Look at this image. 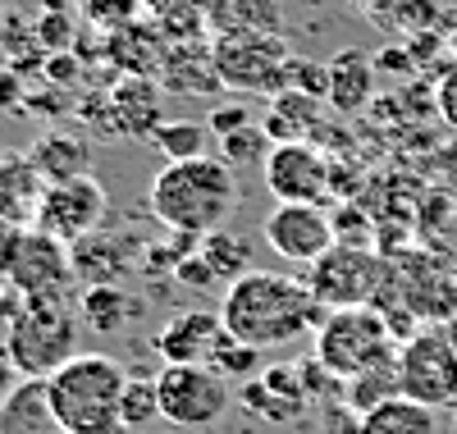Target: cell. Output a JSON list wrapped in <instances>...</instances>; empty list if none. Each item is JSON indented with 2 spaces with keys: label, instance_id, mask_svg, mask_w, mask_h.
Returning <instances> with one entry per match:
<instances>
[{
  "label": "cell",
  "instance_id": "43",
  "mask_svg": "<svg viewBox=\"0 0 457 434\" xmlns=\"http://www.w3.org/2000/svg\"><path fill=\"white\" fill-rule=\"evenodd\" d=\"M23 101H28V83H23V73H14L10 64H0V114L23 110Z\"/></svg>",
  "mask_w": 457,
  "mask_h": 434
},
{
  "label": "cell",
  "instance_id": "13",
  "mask_svg": "<svg viewBox=\"0 0 457 434\" xmlns=\"http://www.w3.org/2000/svg\"><path fill=\"white\" fill-rule=\"evenodd\" d=\"M5 280H10L23 297L60 293L64 280H73L69 247L55 243L51 233H42V229H23V233H14L10 256H5Z\"/></svg>",
  "mask_w": 457,
  "mask_h": 434
},
{
  "label": "cell",
  "instance_id": "28",
  "mask_svg": "<svg viewBox=\"0 0 457 434\" xmlns=\"http://www.w3.org/2000/svg\"><path fill=\"white\" fill-rule=\"evenodd\" d=\"M206 138H211V129L197 124V120H170V124H161L156 133H151V146L165 155V165H179V161L206 155Z\"/></svg>",
  "mask_w": 457,
  "mask_h": 434
},
{
  "label": "cell",
  "instance_id": "17",
  "mask_svg": "<svg viewBox=\"0 0 457 434\" xmlns=\"http://www.w3.org/2000/svg\"><path fill=\"white\" fill-rule=\"evenodd\" d=\"M133 256H137V243L133 238H114V233H87L83 243H73L69 247V265H73V280H83L87 288L92 284H120L124 274H129V265H133Z\"/></svg>",
  "mask_w": 457,
  "mask_h": 434
},
{
  "label": "cell",
  "instance_id": "11",
  "mask_svg": "<svg viewBox=\"0 0 457 434\" xmlns=\"http://www.w3.org/2000/svg\"><path fill=\"white\" fill-rule=\"evenodd\" d=\"M261 183L270 188L275 202L325 206V196L334 188V165L312 142H275L270 155H265V165H261Z\"/></svg>",
  "mask_w": 457,
  "mask_h": 434
},
{
  "label": "cell",
  "instance_id": "23",
  "mask_svg": "<svg viewBox=\"0 0 457 434\" xmlns=\"http://www.w3.org/2000/svg\"><path fill=\"white\" fill-rule=\"evenodd\" d=\"M357 434H439V412L398 393V398L379 403L375 412L357 416Z\"/></svg>",
  "mask_w": 457,
  "mask_h": 434
},
{
  "label": "cell",
  "instance_id": "8",
  "mask_svg": "<svg viewBox=\"0 0 457 434\" xmlns=\"http://www.w3.org/2000/svg\"><path fill=\"white\" fill-rule=\"evenodd\" d=\"M215 69L220 83L243 92L279 96L288 92V46L279 32H238V37H215Z\"/></svg>",
  "mask_w": 457,
  "mask_h": 434
},
{
  "label": "cell",
  "instance_id": "15",
  "mask_svg": "<svg viewBox=\"0 0 457 434\" xmlns=\"http://www.w3.org/2000/svg\"><path fill=\"white\" fill-rule=\"evenodd\" d=\"M156 83L174 96H202V92H220V69H215V51L202 46V37H183V42H165Z\"/></svg>",
  "mask_w": 457,
  "mask_h": 434
},
{
  "label": "cell",
  "instance_id": "10",
  "mask_svg": "<svg viewBox=\"0 0 457 434\" xmlns=\"http://www.w3.org/2000/svg\"><path fill=\"white\" fill-rule=\"evenodd\" d=\"M101 220H105V188L87 174L73 183H46L42 202H37V215H32V229H42L55 243L73 247L87 233H96Z\"/></svg>",
  "mask_w": 457,
  "mask_h": 434
},
{
  "label": "cell",
  "instance_id": "40",
  "mask_svg": "<svg viewBox=\"0 0 457 434\" xmlns=\"http://www.w3.org/2000/svg\"><path fill=\"white\" fill-rule=\"evenodd\" d=\"M403 46L411 51L416 69H426V64H435V60H439V51L448 46V37H444L439 28H426V32H411V37H407Z\"/></svg>",
  "mask_w": 457,
  "mask_h": 434
},
{
  "label": "cell",
  "instance_id": "7",
  "mask_svg": "<svg viewBox=\"0 0 457 434\" xmlns=\"http://www.w3.org/2000/svg\"><path fill=\"white\" fill-rule=\"evenodd\" d=\"M307 288L325 311H348V306H375L379 288H385L389 261L385 252L370 247H343L334 243L316 265H307Z\"/></svg>",
  "mask_w": 457,
  "mask_h": 434
},
{
  "label": "cell",
  "instance_id": "29",
  "mask_svg": "<svg viewBox=\"0 0 457 434\" xmlns=\"http://www.w3.org/2000/svg\"><path fill=\"white\" fill-rule=\"evenodd\" d=\"M238 407H243L247 416H256V421H270V425H288V421H297L302 412H307V403L284 398V393L265 388L261 375L247 380V384H238Z\"/></svg>",
  "mask_w": 457,
  "mask_h": 434
},
{
  "label": "cell",
  "instance_id": "27",
  "mask_svg": "<svg viewBox=\"0 0 457 434\" xmlns=\"http://www.w3.org/2000/svg\"><path fill=\"white\" fill-rule=\"evenodd\" d=\"M202 261L215 270V280L220 284H234V280H243V274L252 270V247H247V238L243 233H224V229H215V233H206L202 238Z\"/></svg>",
  "mask_w": 457,
  "mask_h": 434
},
{
  "label": "cell",
  "instance_id": "18",
  "mask_svg": "<svg viewBox=\"0 0 457 434\" xmlns=\"http://www.w3.org/2000/svg\"><path fill=\"white\" fill-rule=\"evenodd\" d=\"M28 165L42 174V183H73L92 174V146L79 133H42L28 146Z\"/></svg>",
  "mask_w": 457,
  "mask_h": 434
},
{
  "label": "cell",
  "instance_id": "3",
  "mask_svg": "<svg viewBox=\"0 0 457 434\" xmlns=\"http://www.w3.org/2000/svg\"><path fill=\"white\" fill-rule=\"evenodd\" d=\"M129 371L105 352H79L46 380V403L60 434H133L120 421Z\"/></svg>",
  "mask_w": 457,
  "mask_h": 434
},
{
  "label": "cell",
  "instance_id": "41",
  "mask_svg": "<svg viewBox=\"0 0 457 434\" xmlns=\"http://www.w3.org/2000/svg\"><path fill=\"white\" fill-rule=\"evenodd\" d=\"M197 247H202V243H197ZM174 280H179L183 288H202V293L220 284V280H215V270H211V265L202 261V252H193V256H187V261H179V270H174Z\"/></svg>",
  "mask_w": 457,
  "mask_h": 434
},
{
  "label": "cell",
  "instance_id": "45",
  "mask_svg": "<svg viewBox=\"0 0 457 434\" xmlns=\"http://www.w3.org/2000/svg\"><path fill=\"white\" fill-rule=\"evenodd\" d=\"M435 110H439V120L457 133V64L439 78V88H435Z\"/></svg>",
  "mask_w": 457,
  "mask_h": 434
},
{
  "label": "cell",
  "instance_id": "51",
  "mask_svg": "<svg viewBox=\"0 0 457 434\" xmlns=\"http://www.w3.org/2000/svg\"><path fill=\"white\" fill-rule=\"evenodd\" d=\"M0 407H5V403H0Z\"/></svg>",
  "mask_w": 457,
  "mask_h": 434
},
{
  "label": "cell",
  "instance_id": "33",
  "mask_svg": "<svg viewBox=\"0 0 457 434\" xmlns=\"http://www.w3.org/2000/svg\"><path fill=\"white\" fill-rule=\"evenodd\" d=\"M211 371H215L220 380L247 384V380H256L265 366H261V352H256V347H247V343H238V338H224V343L215 347V357H211Z\"/></svg>",
  "mask_w": 457,
  "mask_h": 434
},
{
  "label": "cell",
  "instance_id": "47",
  "mask_svg": "<svg viewBox=\"0 0 457 434\" xmlns=\"http://www.w3.org/2000/svg\"><path fill=\"white\" fill-rule=\"evenodd\" d=\"M439 32L448 37V55H453V64H457V10H444V19H439Z\"/></svg>",
  "mask_w": 457,
  "mask_h": 434
},
{
  "label": "cell",
  "instance_id": "9",
  "mask_svg": "<svg viewBox=\"0 0 457 434\" xmlns=\"http://www.w3.org/2000/svg\"><path fill=\"white\" fill-rule=\"evenodd\" d=\"M161 421L174 430H211L234 407V388L211 366H161L156 371Z\"/></svg>",
  "mask_w": 457,
  "mask_h": 434
},
{
  "label": "cell",
  "instance_id": "37",
  "mask_svg": "<svg viewBox=\"0 0 457 434\" xmlns=\"http://www.w3.org/2000/svg\"><path fill=\"white\" fill-rule=\"evenodd\" d=\"M37 42H42L46 55L69 51V46H73V23H69V14H64V10H46L42 19H37Z\"/></svg>",
  "mask_w": 457,
  "mask_h": 434
},
{
  "label": "cell",
  "instance_id": "38",
  "mask_svg": "<svg viewBox=\"0 0 457 434\" xmlns=\"http://www.w3.org/2000/svg\"><path fill=\"white\" fill-rule=\"evenodd\" d=\"M137 5H142V0H87V14L96 23H105V32H120V28L133 23Z\"/></svg>",
  "mask_w": 457,
  "mask_h": 434
},
{
  "label": "cell",
  "instance_id": "5",
  "mask_svg": "<svg viewBox=\"0 0 457 434\" xmlns=\"http://www.w3.org/2000/svg\"><path fill=\"white\" fill-rule=\"evenodd\" d=\"M398 334L385 321V311L375 306H348V311H325V321L316 325L312 338V357L338 375V380H353L379 362H394L398 357Z\"/></svg>",
  "mask_w": 457,
  "mask_h": 434
},
{
  "label": "cell",
  "instance_id": "36",
  "mask_svg": "<svg viewBox=\"0 0 457 434\" xmlns=\"http://www.w3.org/2000/svg\"><path fill=\"white\" fill-rule=\"evenodd\" d=\"M329 220H334V243H343V247H370V220H366V211L338 206V211H329Z\"/></svg>",
  "mask_w": 457,
  "mask_h": 434
},
{
  "label": "cell",
  "instance_id": "24",
  "mask_svg": "<svg viewBox=\"0 0 457 434\" xmlns=\"http://www.w3.org/2000/svg\"><path fill=\"white\" fill-rule=\"evenodd\" d=\"M142 311L137 297H129V288L120 284H92L79 302V315H83V325L96 330V334H120L133 325V315Z\"/></svg>",
  "mask_w": 457,
  "mask_h": 434
},
{
  "label": "cell",
  "instance_id": "21",
  "mask_svg": "<svg viewBox=\"0 0 457 434\" xmlns=\"http://www.w3.org/2000/svg\"><path fill=\"white\" fill-rule=\"evenodd\" d=\"M0 434H60L46 403V380H28L10 393L0 407Z\"/></svg>",
  "mask_w": 457,
  "mask_h": 434
},
{
  "label": "cell",
  "instance_id": "50",
  "mask_svg": "<svg viewBox=\"0 0 457 434\" xmlns=\"http://www.w3.org/2000/svg\"><path fill=\"white\" fill-rule=\"evenodd\" d=\"M453 425H457V407H453Z\"/></svg>",
  "mask_w": 457,
  "mask_h": 434
},
{
  "label": "cell",
  "instance_id": "4",
  "mask_svg": "<svg viewBox=\"0 0 457 434\" xmlns=\"http://www.w3.org/2000/svg\"><path fill=\"white\" fill-rule=\"evenodd\" d=\"M5 352L14 357L19 375H28V380H51L64 362L79 357V321L60 302V293L23 297L19 315L10 321V334H5Z\"/></svg>",
  "mask_w": 457,
  "mask_h": 434
},
{
  "label": "cell",
  "instance_id": "44",
  "mask_svg": "<svg viewBox=\"0 0 457 434\" xmlns=\"http://www.w3.org/2000/svg\"><path fill=\"white\" fill-rule=\"evenodd\" d=\"M42 78H46V83H79L83 64H79V55H73V51H55V55H46Z\"/></svg>",
  "mask_w": 457,
  "mask_h": 434
},
{
  "label": "cell",
  "instance_id": "39",
  "mask_svg": "<svg viewBox=\"0 0 457 434\" xmlns=\"http://www.w3.org/2000/svg\"><path fill=\"white\" fill-rule=\"evenodd\" d=\"M247 124H252V110H247V101L215 105V110H211V120H206L211 138H228V133H238V129H247Z\"/></svg>",
  "mask_w": 457,
  "mask_h": 434
},
{
  "label": "cell",
  "instance_id": "12",
  "mask_svg": "<svg viewBox=\"0 0 457 434\" xmlns=\"http://www.w3.org/2000/svg\"><path fill=\"white\" fill-rule=\"evenodd\" d=\"M261 233H265V247L284 256L288 265H316L334 247V220L325 206L312 202H275Z\"/></svg>",
  "mask_w": 457,
  "mask_h": 434
},
{
  "label": "cell",
  "instance_id": "30",
  "mask_svg": "<svg viewBox=\"0 0 457 434\" xmlns=\"http://www.w3.org/2000/svg\"><path fill=\"white\" fill-rule=\"evenodd\" d=\"M220 142V161L228 165V170H261L265 165V155H270V133H265L261 124H247V129H238V133H228V138H215Z\"/></svg>",
  "mask_w": 457,
  "mask_h": 434
},
{
  "label": "cell",
  "instance_id": "25",
  "mask_svg": "<svg viewBox=\"0 0 457 434\" xmlns=\"http://www.w3.org/2000/svg\"><path fill=\"white\" fill-rule=\"evenodd\" d=\"M320 120V101L302 96V92H279L270 96V110H265V133H270V142H302Z\"/></svg>",
  "mask_w": 457,
  "mask_h": 434
},
{
  "label": "cell",
  "instance_id": "49",
  "mask_svg": "<svg viewBox=\"0 0 457 434\" xmlns=\"http://www.w3.org/2000/svg\"><path fill=\"white\" fill-rule=\"evenodd\" d=\"M448 334H453V343H457V315H453V321H448Z\"/></svg>",
  "mask_w": 457,
  "mask_h": 434
},
{
  "label": "cell",
  "instance_id": "46",
  "mask_svg": "<svg viewBox=\"0 0 457 434\" xmlns=\"http://www.w3.org/2000/svg\"><path fill=\"white\" fill-rule=\"evenodd\" d=\"M14 388H19V366H14V357H10V352L0 347V403H5Z\"/></svg>",
  "mask_w": 457,
  "mask_h": 434
},
{
  "label": "cell",
  "instance_id": "14",
  "mask_svg": "<svg viewBox=\"0 0 457 434\" xmlns=\"http://www.w3.org/2000/svg\"><path fill=\"white\" fill-rule=\"evenodd\" d=\"M228 338L224 321H220V311H183L174 315V321L156 334V352H161V362L165 366H211L215 357V347Z\"/></svg>",
  "mask_w": 457,
  "mask_h": 434
},
{
  "label": "cell",
  "instance_id": "31",
  "mask_svg": "<svg viewBox=\"0 0 457 434\" xmlns=\"http://www.w3.org/2000/svg\"><path fill=\"white\" fill-rule=\"evenodd\" d=\"M120 421H124V430H146L151 421H161L156 375H151V380L129 375V384H124V398H120Z\"/></svg>",
  "mask_w": 457,
  "mask_h": 434
},
{
  "label": "cell",
  "instance_id": "1",
  "mask_svg": "<svg viewBox=\"0 0 457 434\" xmlns=\"http://www.w3.org/2000/svg\"><path fill=\"white\" fill-rule=\"evenodd\" d=\"M220 321L228 338H238L256 352H275L302 334H312L325 321V306L312 297L307 280H293V274L279 270H247L243 280L224 288Z\"/></svg>",
  "mask_w": 457,
  "mask_h": 434
},
{
  "label": "cell",
  "instance_id": "2",
  "mask_svg": "<svg viewBox=\"0 0 457 434\" xmlns=\"http://www.w3.org/2000/svg\"><path fill=\"white\" fill-rule=\"evenodd\" d=\"M243 188L220 155H197V161H179L165 165L146 188V206L170 233H206L224 229V220L238 211Z\"/></svg>",
  "mask_w": 457,
  "mask_h": 434
},
{
  "label": "cell",
  "instance_id": "19",
  "mask_svg": "<svg viewBox=\"0 0 457 434\" xmlns=\"http://www.w3.org/2000/svg\"><path fill=\"white\" fill-rule=\"evenodd\" d=\"M329 64V105L338 110V114H357V110H366L370 101H375V60L366 55V51H338L334 60H325Z\"/></svg>",
  "mask_w": 457,
  "mask_h": 434
},
{
  "label": "cell",
  "instance_id": "48",
  "mask_svg": "<svg viewBox=\"0 0 457 434\" xmlns=\"http://www.w3.org/2000/svg\"><path fill=\"white\" fill-rule=\"evenodd\" d=\"M357 5H361L366 14H375V19H379V14H394L398 0H357Z\"/></svg>",
  "mask_w": 457,
  "mask_h": 434
},
{
  "label": "cell",
  "instance_id": "34",
  "mask_svg": "<svg viewBox=\"0 0 457 434\" xmlns=\"http://www.w3.org/2000/svg\"><path fill=\"white\" fill-rule=\"evenodd\" d=\"M288 88L312 96V101H329V64L320 60H288Z\"/></svg>",
  "mask_w": 457,
  "mask_h": 434
},
{
  "label": "cell",
  "instance_id": "20",
  "mask_svg": "<svg viewBox=\"0 0 457 434\" xmlns=\"http://www.w3.org/2000/svg\"><path fill=\"white\" fill-rule=\"evenodd\" d=\"M42 192L46 183L28 165V155L23 161H0V233H19V224L37 215Z\"/></svg>",
  "mask_w": 457,
  "mask_h": 434
},
{
  "label": "cell",
  "instance_id": "32",
  "mask_svg": "<svg viewBox=\"0 0 457 434\" xmlns=\"http://www.w3.org/2000/svg\"><path fill=\"white\" fill-rule=\"evenodd\" d=\"M0 51H5L10 64H28V60H46L42 42H37V23L19 19L14 10L0 14Z\"/></svg>",
  "mask_w": 457,
  "mask_h": 434
},
{
  "label": "cell",
  "instance_id": "26",
  "mask_svg": "<svg viewBox=\"0 0 457 434\" xmlns=\"http://www.w3.org/2000/svg\"><path fill=\"white\" fill-rule=\"evenodd\" d=\"M398 393H403V384H398V357H394V362H379V366H370L353 380H343V407L353 416H366L379 403L398 398Z\"/></svg>",
  "mask_w": 457,
  "mask_h": 434
},
{
  "label": "cell",
  "instance_id": "35",
  "mask_svg": "<svg viewBox=\"0 0 457 434\" xmlns=\"http://www.w3.org/2000/svg\"><path fill=\"white\" fill-rule=\"evenodd\" d=\"M407 37L411 32H426V28H439V19H444V10H439V0H398L394 5V14H389Z\"/></svg>",
  "mask_w": 457,
  "mask_h": 434
},
{
  "label": "cell",
  "instance_id": "16",
  "mask_svg": "<svg viewBox=\"0 0 457 434\" xmlns=\"http://www.w3.org/2000/svg\"><path fill=\"white\" fill-rule=\"evenodd\" d=\"M110 96V110H114V129H120V138H146L156 133L165 120H161V83L151 73H129L114 83Z\"/></svg>",
  "mask_w": 457,
  "mask_h": 434
},
{
  "label": "cell",
  "instance_id": "22",
  "mask_svg": "<svg viewBox=\"0 0 457 434\" xmlns=\"http://www.w3.org/2000/svg\"><path fill=\"white\" fill-rule=\"evenodd\" d=\"M206 23L215 37L279 32V5L275 0H206Z\"/></svg>",
  "mask_w": 457,
  "mask_h": 434
},
{
  "label": "cell",
  "instance_id": "42",
  "mask_svg": "<svg viewBox=\"0 0 457 434\" xmlns=\"http://www.w3.org/2000/svg\"><path fill=\"white\" fill-rule=\"evenodd\" d=\"M375 73H385V78H411L416 73V60L407 46H385V51H375Z\"/></svg>",
  "mask_w": 457,
  "mask_h": 434
},
{
  "label": "cell",
  "instance_id": "6",
  "mask_svg": "<svg viewBox=\"0 0 457 434\" xmlns=\"http://www.w3.org/2000/svg\"><path fill=\"white\" fill-rule=\"evenodd\" d=\"M398 384L403 398L421 407H457V343L448 325H421L398 343Z\"/></svg>",
  "mask_w": 457,
  "mask_h": 434
}]
</instances>
